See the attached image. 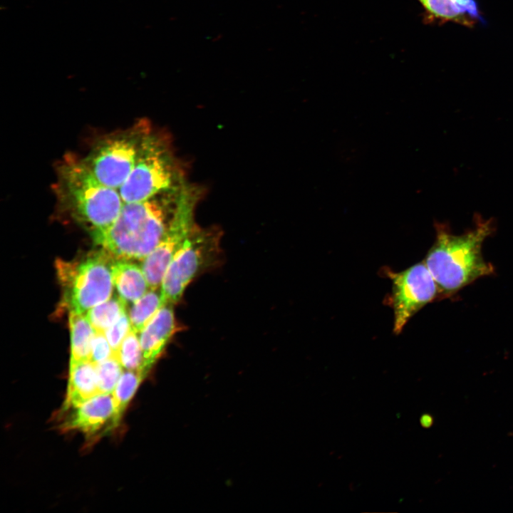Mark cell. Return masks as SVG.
<instances>
[{
	"mask_svg": "<svg viewBox=\"0 0 513 513\" xmlns=\"http://www.w3.org/2000/svg\"><path fill=\"white\" fill-rule=\"evenodd\" d=\"M200 195L199 188L185 182L145 200L124 203L110 226L91 233L93 240L114 258L142 261L162 239L177 213Z\"/></svg>",
	"mask_w": 513,
	"mask_h": 513,
	"instance_id": "6da1fadb",
	"label": "cell"
},
{
	"mask_svg": "<svg viewBox=\"0 0 513 513\" xmlns=\"http://www.w3.org/2000/svg\"><path fill=\"white\" fill-rule=\"evenodd\" d=\"M436 237L424 260L440 296H450L475 280L493 272L482 254L484 239L494 230V222L477 217L474 227L455 235L444 224L435 223Z\"/></svg>",
	"mask_w": 513,
	"mask_h": 513,
	"instance_id": "7a4b0ae2",
	"label": "cell"
},
{
	"mask_svg": "<svg viewBox=\"0 0 513 513\" xmlns=\"http://www.w3.org/2000/svg\"><path fill=\"white\" fill-rule=\"evenodd\" d=\"M60 188L74 217L90 229V234L110 226L125 203L119 190L99 182L83 160L63 165Z\"/></svg>",
	"mask_w": 513,
	"mask_h": 513,
	"instance_id": "3957f363",
	"label": "cell"
},
{
	"mask_svg": "<svg viewBox=\"0 0 513 513\" xmlns=\"http://www.w3.org/2000/svg\"><path fill=\"white\" fill-rule=\"evenodd\" d=\"M185 182L170 143L148 128L135 167L119 192L125 203L135 202Z\"/></svg>",
	"mask_w": 513,
	"mask_h": 513,
	"instance_id": "277c9868",
	"label": "cell"
},
{
	"mask_svg": "<svg viewBox=\"0 0 513 513\" xmlns=\"http://www.w3.org/2000/svg\"><path fill=\"white\" fill-rule=\"evenodd\" d=\"M113 259L112 255L103 250L91 253L77 263H57L70 311L85 314L112 296Z\"/></svg>",
	"mask_w": 513,
	"mask_h": 513,
	"instance_id": "5b68a950",
	"label": "cell"
},
{
	"mask_svg": "<svg viewBox=\"0 0 513 513\" xmlns=\"http://www.w3.org/2000/svg\"><path fill=\"white\" fill-rule=\"evenodd\" d=\"M220 236L217 229L195 225L165 273L160 289L165 303H177L194 278L216 261Z\"/></svg>",
	"mask_w": 513,
	"mask_h": 513,
	"instance_id": "8992f818",
	"label": "cell"
},
{
	"mask_svg": "<svg viewBox=\"0 0 513 513\" xmlns=\"http://www.w3.org/2000/svg\"><path fill=\"white\" fill-rule=\"evenodd\" d=\"M148 126L105 138L83 160L94 177L107 187L118 190L133 171Z\"/></svg>",
	"mask_w": 513,
	"mask_h": 513,
	"instance_id": "52a82bcc",
	"label": "cell"
},
{
	"mask_svg": "<svg viewBox=\"0 0 513 513\" xmlns=\"http://www.w3.org/2000/svg\"><path fill=\"white\" fill-rule=\"evenodd\" d=\"M392 281L388 304L394 314L393 332L399 334L420 309L440 296L439 288L424 261L395 272L383 269Z\"/></svg>",
	"mask_w": 513,
	"mask_h": 513,
	"instance_id": "ba28073f",
	"label": "cell"
},
{
	"mask_svg": "<svg viewBox=\"0 0 513 513\" xmlns=\"http://www.w3.org/2000/svg\"><path fill=\"white\" fill-rule=\"evenodd\" d=\"M197 202L187 204L177 213L158 245L142 260L140 266L150 288L161 286L169 264L195 227L194 212Z\"/></svg>",
	"mask_w": 513,
	"mask_h": 513,
	"instance_id": "9c48e42d",
	"label": "cell"
},
{
	"mask_svg": "<svg viewBox=\"0 0 513 513\" xmlns=\"http://www.w3.org/2000/svg\"><path fill=\"white\" fill-rule=\"evenodd\" d=\"M68 413L59 428L64 432L79 431L93 437L114 428L115 402L113 393L98 395Z\"/></svg>",
	"mask_w": 513,
	"mask_h": 513,
	"instance_id": "30bf717a",
	"label": "cell"
},
{
	"mask_svg": "<svg viewBox=\"0 0 513 513\" xmlns=\"http://www.w3.org/2000/svg\"><path fill=\"white\" fill-rule=\"evenodd\" d=\"M173 306L165 303L139 333L143 358L142 373L145 377L175 331Z\"/></svg>",
	"mask_w": 513,
	"mask_h": 513,
	"instance_id": "8fae6325",
	"label": "cell"
},
{
	"mask_svg": "<svg viewBox=\"0 0 513 513\" xmlns=\"http://www.w3.org/2000/svg\"><path fill=\"white\" fill-rule=\"evenodd\" d=\"M130 261L114 258L112 264L114 286L127 305L138 301L150 289L140 264Z\"/></svg>",
	"mask_w": 513,
	"mask_h": 513,
	"instance_id": "7c38bea8",
	"label": "cell"
},
{
	"mask_svg": "<svg viewBox=\"0 0 513 513\" xmlns=\"http://www.w3.org/2000/svg\"><path fill=\"white\" fill-rule=\"evenodd\" d=\"M95 366L88 361L69 368L68 389L62 410L77 408L100 395Z\"/></svg>",
	"mask_w": 513,
	"mask_h": 513,
	"instance_id": "4fadbf2b",
	"label": "cell"
},
{
	"mask_svg": "<svg viewBox=\"0 0 513 513\" xmlns=\"http://www.w3.org/2000/svg\"><path fill=\"white\" fill-rule=\"evenodd\" d=\"M71 357L69 368L90 361L91 343L95 331L85 314L73 310L69 314Z\"/></svg>",
	"mask_w": 513,
	"mask_h": 513,
	"instance_id": "5bb4252c",
	"label": "cell"
},
{
	"mask_svg": "<svg viewBox=\"0 0 513 513\" xmlns=\"http://www.w3.org/2000/svg\"><path fill=\"white\" fill-rule=\"evenodd\" d=\"M433 17L470 25L477 14L472 0H418Z\"/></svg>",
	"mask_w": 513,
	"mask_h": 513,
	"instance_id": "9a60e30c",
	"label": "cell"
},
{
	"mask_svg": "<svg viewBox=\"0 0 513 513\" xmlns=\"http://www.w3.org/2000/svg\"><path fill=\"white\" fill-rule=\"evenodd\" d=\"M165 304L160 287L150 288L141 298L130 304L128 314L132 330L139 333Z\"/></svg>",
	"mask_w": 513,
	"mask_h": 513,
	"instance_id": "2e32d148",
	"label": "cell"
},
{
	"mask_svg": "<svg viewBox=\"0 0 513 513\" xmlns=\"http://www.w3.org/2000/svg\"><path fill=\"white\" fill-rule=\"evenodd\" d=\"M127 304L118 295L111 296L86 312L95 332L104 333L126 311Z\"/></svg>",
	"mask_w": 513,
	"mask_h": 513,
	"instance_id": "e0dca14e",
	"label": "cell"
},
{
	"mask_svg": "<svg viewBox=\"0 0 513 513\" xmlns=\"http://www.w3.org/2000/svg\"><path fill=\"white\" fill-rule=\"evenodd\" d=\"M145 377L138 370H124L113 393L117 426L138 388Z\"/></svg>",
	"mask_w": 513,
	"mask_h": 513,
	"instance_id": "ac0fdd59",
	"label": "cell"
},
{
	"mask_svg": "<svg viewBox=\"0 0 513 513\" xmlns=\"http://www.w3.org/2000/svg\"><path fill=\"white\" fill-rule=\"evenodd\" d=\"M117 357L124 369L138 370L143 375V358L139 336L132 328L123 341Z\"/></svg>",
	"mask_w": 513,
	"mask_h": 513,
	"instance_id": "d6986e66",
	"label": "cell"
},
{
	"mask_svg": "<svg viewBox=\"0 0 513 513\" xmlns=\"http://www.w3.org/2000/svg\"><path fill=\"white\" fill-rule=\"evenodd\" d=\"M95 366L100 394L112 393L124 369L119 359L113 355Z\"/></svg>",
	"mask_w": 513,
	"mask_h": 513,
	"instance_id": "ffe728a7",
	"label": "cell"
},
{
	"mask_svg": "<svg viewBox=\"0 0 513 513\" xmlns=\"http://www.w3.org/2000/svg\"><path fill=\"white\" fill-rule=\"evenodd\" d=\"M130 329V318L125 311L104 332L115 356L117 357L121 343Z\"/></svg>",
	"mask_w": 513,
	"mask_h": 513,
	"instance_id": "44dd1931",
	"label": "cell"
},
{
	"mask_svg": "<svg viewBox=\"0 0 513 513\" xmlns=\"http://www.w3.org/2000/svg\"><path fill=\"white\" fill-rule=\"evenodd\" d=\"M113 355V350L105 333L95 332L91 343L90 361L95 364Z\"/></svg>",
	"mask_w": 513,
	"mask_h": 513,
	"instance_id": "7402d4cb",
	"label": "cell"
},
{
	"mask_svg": "<svg viewBox=\"0 0 513 513\" xmlns=\"http://www.w3.org/2000/svg\"><path fill=\"white\" fill-rule=\"evenodd\" d=\"M432 424V418L429 415H423L421 418V425L423 427H429Z\"/></svg>",
	"mask_w": 513,
	"mask_h": 513,
	"instance_id": "603a6c76",
	"label": "cell"
}]
</instances>
